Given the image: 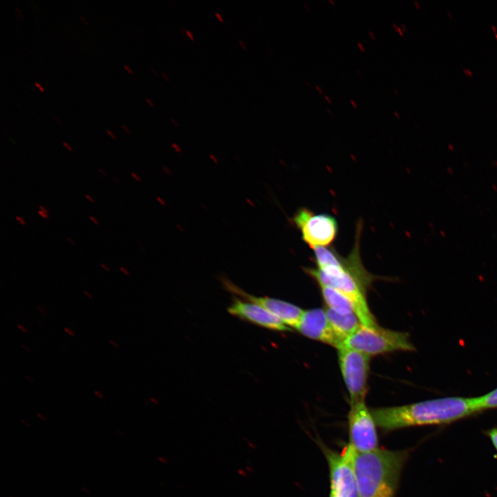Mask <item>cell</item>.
I'll use <instances>...</instances> for the list:
<instances>
[{
  "instance_id": "cell-1",
  "label": "cell",
  "mask_w": 497,
  "mask_h": 497,
  "mask_svg": "<svg viewBox=\"0 0 497 497\" xmlns=\"http://www.w3.org/2000/svg\"><path fill=\"white\" fill-rule=\"evenodd\" d=\"M362 222L356 226L355 242L351 252L342 256L333 247H320L314 251L316 267H304V271L318 285L330 286L345 295L352 303L362 324L377 325L367 304L366 293L375 275L364 266L360 257Z\"/></svg>"
},
{
  "instance_id": "cell-2",
  "label": "cell",
  "mask_w": 497,
  "mask_h": 497,
  "mask_svg": "<svg viewBox=\"0 0 497 497\" xmlns=\"http://www.w3.org/2000/svg\"><path fill=\"white\" fill-rule=\"evenodd\" d=\"M377 427L384 431L449 424L476 413L472 398L445 397L396 407L371 409Z\"/></svg>"
},
{
  "instance_id": "cell-3",
  "label": "cell",
  "mask_w": 497,
  "mask_h": 497,
  "mask_svg": "<svg viewBox=\"0 0 497 497\" xmlns=\"http://www.w3.org/2000/svg\"><path fill=\"white\" fill-rule=\"evenodd\" d=\"M408 456V450L354 451L353 463L360 497H395Z\"/></svg>"
},
{
  "instance_id": "cell-4",
  "label": "cell",
  "mask_w": 497,
  "mask_h": 497,
  "mask_svg": "<svg viewBox=\"0 0 497 497\" xmlns=\"http://www.w3.org/2000/svg\"><path fill=\"white\" fill-rule=\"evenodd\" d=\"M343 345L369 356L415 350L408 333L384 329L378 324L371 327L361 324Z\"/></svg>"
},
{
  "instance_id": "cell-5",
  "label": "cell",
  "mask_w": 497,
  "mask_h": 497,
  "mask_svg": "<svg viewBox=\"0 0 497 497\" xmlns=\"http://www.w3.org/2000/svg\"><path fill=\"white\" fill-rule=\"evenodd\" d=\"M318 442L328 463L330 491L337 497H360L353 448L348 444L341 452H337Z\"/></svg>"
},
{
  "instance_id": "cell-6",
  "label": "cell",
  "mask_w": 497,
  "mask_h": 497,
  "mask_svg": "<svg viewBox=\"0 0 497 497\" xmlns=\"http://www.w3.org/2000/svg\"><path fill=\"white\" fill-rule=\"evenodd\" d=\"M293 224L300 231L302 240L311 248L328 247L335 241L338 233L337 220L326 213H315L302 207L292 217Z\"/></svg>"
},
{
  "instance_id": "cell-7",
  "label": "cell",
  "mask_w": 497,
  "mask_h": 497,
  "mask_svg": "<svg viewBox=\"0 0 497 497\" xmlns=\"http://www.w3.org/2000/svg\"><path fill=\"white\" fill-rule=\"evenodd\" d=\"M337 349L340 371L349 394L350 405L364 401L368 389L371 356L344 345Z\"/></svg>"
},
{
  "instance_id": "cell-8",
  "label": "cell",
  "mask_w": 497,
  "mask_h": 497,
  "mask_svg": "<svg viewBox=\"0 0 497 497\" xmlns=\"http://www.w3.org/2000/svg\"><path fill=\"white\" fill-rule=\"evenodd\" d=\"M349 445L358 453L378 448L377 425L365 402L351 405L348 413Z\"/></svg>"
},
{
  "instance_id": "cell-9",
  "label": "cell",
  "mask_w": 497,
  "mask_h": 497,
  "mask_svg": "<svg viewBox=\"0 0 497 497\" xmlns=\"http://www.w3.org/2000/svg\"><path fill=\"white\" fill-rule=\"evenodd\" d=\"M295 329L307 338L337 349L343 345V342L334 332L324 309H312L304 311Z\"/></svg>"
},
{
  "instance_id": "cell-10",
  "label": "cell",
  "mask_w": 497,
  "mask_h": 497,
  "mask_svg": "<svg viewBox=\"0 0 497 497\" xmlns=\"http://www.w3.org/2000/svg\"><path fill=\"white\" fill-rule=\"evenodd\" d=\"M224 284L230 291L266 309L287 327L295 329L304 312V310L290 302L276 298L249 295L228 281H224Z\"/></svg>"
},
{
  "instance_id": "cell-11",
  "label": "cell",
  "mask_w": 497,
  "mask_h": 497,
  "mask_svg": "<svg viewBox=\"0 0 497 497\" xmlns=\"http://www.w3.org/2000/svg\"><path fill=\"white\" fill-rule=\"evenodd\" d=\"M228 311L233 315L266 329L279 331H291L289 327L266 309L249 301L235 298Z\"/></svg>"
},
{
  "instance_id": "cell-12",
  "label": "cell",
  "mask_w": 497,
  "mask_h": 497,
  "mask_svg": "<svg viewBox=\"0 0 497 497\" xmlns=\"http://www.w3.org/2000/svg\"><path fill=\"white\" fill-rule=\"evenodd\" d=\"M324 310L334 332L343 344L362 324L355 313L340 314L327 308Z\"/></svg>"
},
{
  "instance_id": "cell-13",
  "label": "cell",
  "mask_w": 497,
  "mask_h": 497,
  "mask_svg": "<svg viewBox=\"0 0 497 497\" xmlns=\"http://www.w3.org/2000/svg\"><path fill=\"white\" fill-rule=\"evenodd\" d=\"M318 286L326 304V308L340 314L355 313L352 303L342 293L328 286Z\"/></svg>"
},
{
  "instance_id": "cell-14",
  "label": "cell",
  "mask_w": 497,
  "mask_h": 497,
  "mask_svg": "<svg viewBox=\"0 0 497 497\" xmlns=\"http://www.w3.org/2000/svg\"><path fill=\"white\" fill-rule=\"evenodd\" d=\"M472 402L476 413L497 408V388L483 396L472 398Z\"/></svg>"
},
{
  "instance_id": "cell-15",
  "label": "cell",
  "mask_w": 497,
  "mask_h": 497,
  "mask_svg": "<svg viewBox=\"0 0 497 497\" xmlns=\"http://www.w3.org/2000/svg\"><path fill=\"white\" fill-rule=\"evenodd\" d=\"M485 435L490 439L494 449L497 451V427L487 430Z\"/></svg>"
},
{
  "instance_id": "cell-16",
  "label": "cell",
  "mask_w": 497,
  "mask_h": 497,
  "mask_svg": "<svg viewBox=\"0 0 497 497\" xmlns=\"http://www.w3.org/2000/svg\"><path fill=\"white\" fill-rule=\"evenodd\" d=\"M37 213H38V215H39L41 217H42V218H43V219H48V218L50 217V215H49V213H48L42 211H41V210H39V211H37Z\"/></svg>"
},
{
  "instance_id": "cell-17",
  "label": "cell",
  "mask_w": 497,
  "mask_h": 497,
  "mask_svg": "<svg viewBox=\"0 0 497 497\" xmlns=\"http://www.w3.org/2000/svg\"><path fill=\"white\" fill-rule=\"evenodd\" d=\"M15 219L17 221H18L21 225L25 226L26 224V220L19 215H16Z\"/></svg>"
},
{
  "instance_id": "cell-18",
  "label": "cell",
  "mask_w": 497,
  "mask_h": 497,
  "mask_svg": "<svg viewBox=\"0 0 497 497\" xmlns=\"http://www.w3.org/2000/svg\"><path fill=\"white\" fill-rule=\"evenodd\" d=\"M89 220L93 222L95 225H99V221L98 219L95 217L94 215H89L88 217Z\"/></svg>"
},
{
  "instance_id": "cell-19",
  "label": "cell",
  "mask_w": 497,
  "mask_h": 497,
  "mask_svg": "<svg viewBox=\"0 0 497 497\" xmlns=\"http://www.w3.org/2000/svg\"><path fill=\"white\" fill-rule=\"evenodd\" d=\"M119 271L121 273H123L125 275L128 276L130 275L128 270L127 269H126L124 266H120L119 267Z\"/></svg>"
},
{
  "instance_id": "cell-20",
  "label": "cell",
  "mask_w": 497,
  "mask_h": 497,
  "mask_svg": "<svg viewBox=\"0 0 497 497\" xmlns=\"http://www.w3.org/2000/svg\"><path fill=\"white\" fill-rule=\"evenodd\" d=\"M123 67H124V68L126 70V72H127L128 74H130V75H133V69H132L128 65H127V64H123Z\"/></svg>"
},
{
  "instance_id": "cell-21",
  "label": "cell",
  "mask_w": 497,
  "mask_h": 497,
  "mask_svg": "<svg viewBox=\"0 0 497 497\" xmlns=\"http://www.w3.org/2000/svg\"><path fill=\"white\" fill-rule=\"evenodd\" d=\"M186 35L192 41H194L195 37H194L193 33H192V32H191L190 30L186 29Z\"/></svg>"
},
{
  "instance_id": "cell-22",
  "label": "cell",
  "mask_w": 497,
  "mask_h": 497,
  "mask_svg": "<svg viewBox=\"0 0 497 497\" xmlns=\"http://www.w3.org/2000/svg\"><path fill=\"white\" fill-rule=\"evenodd\" d=\"M97 170H98V173H99L101 175H102V176H104V177H106L108 176V174H107L106 171L104 168H98Z\"/></svg>"
},
{
  "instance_id": "cell-23",
  "label": "cell",
  "mask_w": 497,
  "mask_h": 497,
  "mask_svg": "<svg viewBox=\"0 0 497 497\" xmlns=\"http://www.w3.org/2000/svg\"><path fill=\"white\" fill-rule=\"evenodd\" d=\"M85 197L92 204H95V201L93 197L88 193L85 194Z\"/></svg>"
},
{
  "instance_id": "cell-24",
  "label": "cell",
  "mask_w": 497,
  "mask_h": 497,
  "mask_svg": "<svg viewBox=\"0 0 497 497\" xmlns=\"http://www.w3.org/2000/svg\"><path fill=\"white\" fill-rule=\"evenodd\" d=\"M34 84L41 92H44V88L39 82L35 81Z\"/></svg>"
},
{
  "instance_id": "cell-25",
  "label": "cell",
  "mask_w": 497,
  "mask_h": 497,
  "mask_svg": "<svg viewBox=\"0 0 497 497\" xmlns=\"http://www.w3.org/2000/svg\"><path fill=\"white\" fill-rule=\"evenodd\" d=\"M62 145H63L68 151L71 152V151L72 150V148L70 146V145H69L66 142L63 141V142H62Z\"/></svg>"
},
{
  "instance_id": "cell-26",
  "label": "cell",
  "mask_w": 497,
  "mask_h": 497,
  "mask_svg": "<svg viewBox=\"0 0 497 497\" xmlns=\"http://www.w3.org/2000/svg\"><path fill=\"white\" fill-rule=\"evenodd\" d=\"M100 266H101L104 270H105V271H107V272H110V269L108 266L107 264H104V263H101V264H100Z\"/></svg>"
},
{
  "instance_id": "cell-27",
  "label": "cell",
  "mask_w": 497,
  "mask_h": 497,
  "mask_svg": "<svg viewBox=\"0 0 497 497\" xmlns=\"http://www.w3.org/2000/svg\"><path fill=\"white\" fill-rule=\"evenodd\" d=\"M105 131L111 138H113L114 139H116V136L114 135V133L111 130H110L109 129H106Z\"/></svg>"
},
{
  "instance_id": "cell-28",
  "label": "cell",
  "mask_w": 497,
  "mask_h": 497,
  "mask_svg": "<svg viewBox=\"0 0 497 497\" xmlns=\"http://www.w3.org/2000/svg\"><path fill=\"white\" fill-rule=\"evenodd\" d=\"M64 331L66 333H67L70 336H74V335H75V333H73V331H72L70 329H69L67 328V327H64Z\"/></svg>"
},
{
  "instance_id": "cell-29",
  "label": "cell",
  "mask_w": 497,
  "mask_h": 497,
  "mask_svg": "<svg viewBox=\"0 0 497 497\" xmlns=\"http://www.w3.org/2000/svg\"><path fill=\"white\" fill-rule=\"evenodd\" d=\"M145 100L150 106L155 107V105L154 104L153 101L150 99H149L148 97H145Z\"/></svg>"
},
{
  "instance_id": "cell-30",
  "label": "cell",
  "mask_w": 497,
  "mask_h": 497,
  "mask_svg": "<svg viewBox=\"0 0 497 497\" xmlns=\"http://www.w3.org/2000/svg\"><path fill=\"white\" fill-rule=\"evenodd\" d=\"M215 14L221 22L223 23L224 21V20L220 13H219L218 12H215Z\"/></svg>"
},
{
  "instance_id": "cell-31",
  "label": "cell",
  "mask_w": 497,
  "mask_h": 497,
  "mask_svg": "<svg viewBox=\"0 0 497 497\" xmlns=\"http://www.w3.org/2000/svg\"><path fill=\"white\" fill-rule=\"evenodd\" d=\"M121 128H122L126 133H128V134L130 133V129L128 128V127L127 126H126V125H124V124H121Z\"/></svg>"
},
{
  "instance_id": "cell-32",
  "label": "cell",
  "mask_w": 497,
  "mask_h": 497,
  "mask_svg": "<svg viewBox=\"0 0 497 497\" xmlns=\"http://www.w3.org/2000/svg\"><path fill=\"white\" fill-rule=\"evenodd\" d=\"M94 393H95V395L96 396H97L98 398H101V399H103V398H104V395H103L100 391H94Z\"/></svg>"
},
{
  "instance_id": "cell-33",
  "label": "cell",
  "mask_w": 497,
  "mask_h": 497,
  "mask_svg": "<svg viewBox=\"0 0 497 497\" xmlns=\"http://www.w3.org/2000/svg\"><path fill=\"white\" fill-rule=\"evenodd\" d=\"M238 42H239V44H240L244 50H246V49H247V47H246V43H245V42H244V41H242V40H239Z\"/></svg>"
},
{
  "instance_id": "cell-34",
  "label": "cell",
  "mask_w": 497,
  "mask_h": 497,
  "mask_svg": "<svg viewBox=\"0 0 497 497\" xmlns=\"http://www.w3.org/2000/svg\"><path fill=\"white\" fill-rule=\"evenodd\" d=\"M39 209L41 210V211H44V212H46V213H49V211L47 209V208H46V206H43V205H39Z\"/></svg>"
},
{
  "instance_id": "cell-35",
  "label": "cell",
  "mask_w": 497,
  "mask_h": 497,
  "mask_svg": "<svg viewBox=\"0 0 497 497\" xmlns=\"http://www.w3.org/2000/svg\"><path fill=\"white\" fill-rule=\"evenodd\" d=\"M17 328L21 330L24 333H28V330L21 324H17Z\"/></svg>"
},
{
  "instance_id": "cell-36",
  "label": "cell",
  "mask_w": 497,
  "mask_h": 497,
  "mask_svg": "<svg viewBox=\"0 0 497 497\" xmlns=\"http://www.w3.org/2000/svg\"><path fill=\"white\" fill-rule=\"evenodd\" d=\"M52 118L57 123L61 124L59 119L54 114H52Z\"/></svg>"
},
{
  "instance_id": "cell-37",
  "label": "cell",
  "mask_w": 497,
  "mask_h": 497,
  "mask_svg": "<svg viewBox=\"0 0 497 497\" xmlns=\"http://www.w3.org/2000/svg\"><path fill=\"white\" fill-rule=\"evenodd\" d=\"M113 180L114 181V182H115L116 184H117V185H120V184H121L120 180L119 179V178H118L117 177H113Z\"/></svg>"
},
{
  "instance_id": "cell-38",
  "label": "cell",
  "mask_w": 497,
  "mask_h": 497,
  "mask_svg": "<svg viewBox=\"0 0 497 497\" xmlns=\"http://www.w3.org/2000/svg\"><path fill=\"white\" fill-rule=\"evenodd\" d=\"M79 18L84 24H86V25L88 24V22L86 20V19L84 18V17H83L82 15H79Z\"/></svg>"
},
{
  "instance_id": "cell-39",
  "label": "cell",
  "mask_w": 497,
  "mask_h": 497,
  "mask_svg": "<svg viewBox=\"0 0 497 497\" xmlns=\"http://www.w3.org/2000/svg\"><path fill=\"white\" fill-rule=\"evenodd\" d=\"M66 240H67V241H68V242H70V244H71L72 245H75V242L72 239V237H66Z\"/></svg>"
},
{
  "instance_id": "cell-40",
  "label": "cell",
  "mask_w": 497,
  "mask_h": 497,
  "mask_svg": "<svg viewBox=\"0 0 497 497\" xmlns=\"http://www.w3.org/2000/svg\"><path fill=\"white\" fill-rule=\"evenodd\" d=\"M109 342H110L113 347H115V348H118V347H119V345L117 344V343L115 342L114 340H109Z\"/></svg>"
},
{
  "instance_id": "cell-41",
  "label": "cell",
  "mask_w": 497,
  "mask_h": 497,
  "mask_svg": "<svg viewBox=\"0 0 497 497\" xmlns=\"http://www.w3.org/2000/svg\"><path fill=\"white\" fill-rule=\"evenodd\" d=\"M170 120H171V121L174 124V125H175V126H177V127H178V126H179L178 121H177L175 119H174L173 117H171V118H170Z\"/></svg>"
},
{
  "instance_id": "cell-42",
  "label": "cell",
  "mask_w": 497,
  "mask_h": 497,
  "mask_svg": "<svg viewBox=\"0 0 497 497\" xmlns=\"http://www.w3.org/2000/svg\"><path fill=\"white\" fill-rule=\"evenodd\" d=\"M84 295H86V296H88V298L92 299V295L90 294V292H88V291H84Z\"/></svg>"
},
{
  "instance_id": "cell-43",
  "label": "cell",
  "mask_w": 497,
  "mask_h": 497,
  "mask_svg": "<svg viewBox=\"0 0 497 497\" xmlns=\"http://www.w3.org/2000/svg\"><path fill=\"white\" fill-rule=\"evenodd\" d=\"M357 44H358V47L360 48V50H361L362 51H364V50H365V48H364V46L362 44V43L358 42Z\"/></svg>"
},
{
  "instance_id": "cell-44",
  "label": "cell",
  "mask_w": 497,
  "mask_h": 497,
  "mask_svg": "<svg viewBox=\"0 0 497 497\" xmlns=\"http://www.w3.org/2000/svg\"><path fill=\"white\" fill-rule=\"evenodd\" d=\"M131 176L137 181H140L139 176H137L135 173H132Z\"/></svg>"
},
{
  "instance_id": "cell-45",
  "label": "cell",
  "mask_w": 497,
  "mask_h": 497,
  "mask_svg": "<svg viewBox=\"0 0 497 497\" xmlns=\"http://www.w3.org/2000/svg\"><path fill=\"white\" fill-rule=\"evenodd\" d=\"M162 75L166 81H169V77L167 74H166L164 72H162Z\"/></svg>"
},
{
  "instance_id": "cell-46",
  "label": "cell",
  "mask_w": 497,
  "mask_h": 497,
  "mask_svg": "<svg viewBox=\"0 0 497 497\" xmlns=\"http://www.w3.org/2000/svg\"><path fill=\"white\" fill-rule=\"evenodd\" d=\"M238 473H239L240 475H242V476H246V475H247V474L246 473V471H245L244 470H243V469H240V470H238Z\"/></svg>"
},
{
  "instance_id": "cell-47",
  "label": "cell",
  "mask_w": 497,
  "mask_h": 497,
  "mask_svg": "<svg viewBox=\"0 0 497 497\" xmlns=\"http://www.w3.org/2000/svg\"><path fill=\"white\" fill-rule=\"evenodd\" d=\"M324 98L326 99V100H327L329 104H332V100L331 99V98H330L328 95H324Z\"/></svg>"
},
{
  "instance_id": "cell-48",
  "label": "cell",
  "mask_w": 497,
  "mask_h": 497,
  "mask_svg": "<svg viewBox=\"0 0 497 497\" xmlns=\"http://www.w3.org/2000/svg\"><path fill=\"white\" fill-rule=\"evenodd\" d=\"M350 102H351V104H352V106H353L354 108H357V107H358V105H357L356 102H355L353 99H351V100H350Z\"/></svg>"
},
{
  "instance_id": "cell-49",
  "label": "cell",
  "mask_w": 497,
  "mask_h": 497,
  "mask_svg": "<svg viewBox=\"0 0 497 497\" xmlns=\"http://www.w3.org/2000/svg\"><path fill=\"white\" fill-rule=\"evenodd\" d=\"M393 26L402 35L401 30L399 28L398 26H396L395 23H393Z\"/></svg>"
},
{
  "instance_id": "cell-50",
  "label": "cell",
  "mask_w": 497,
  "mask_h": 497,
  "mask_svg": "<svg viewBox=\"0 0 497 497\" xmlns=\"http://www.w3.org/2000/svg\"><path fill=\"white\" fill-rule=\"evenodd\" d=\"M315 88L319 91L320 93H321V94L323 93V91H322V89L321 87H320L318 86H315Z\"/></svg>"
},
{
  "instance_id": "cell-51",
  "label": "cell",
  "mask_w": 497,
  "mask_h": 497,
  "mask_svg": "<svg viewBox=\"0 0 497 497\" xmlns=\"http://www.w3.org/2000/svg\"><path fill=\"white\" fill-rule=\"evenodd\" d=\"M21 347L23 348L25 350H26V351H28V352H30V351H31L30 349H29V347L25 346L24 344H22V345H21Z\"/></svg>"
},
{
  "instance_id": "cell-52",
  "label": "cell",
  "mask_w": 497,
  "mask_h": 497,
  "mask_svg": "<svg viewBox=\"0 0 497 497\" xmlns=\"http://www.w3.org/2000/svg\"><path fill=\"white\" fill-rule=\"evenodd\" d=\"M369 34L373 39H375V36H374L373 33L372 32V31L369 30Z\"/></svg>"
},
{
  "instance_id": "cell-53",
  "label": "cell",
  "mask_w": 497,
  "mask_h": 497,
  "mask_svg": "<svg viewBox=\"0 0 497 497\" xmlns=\"http://www.w3.org/2000/svg\"><path fill=\"white\" fill-rule=\"evenodd\" d=\"M37 308L42 313H46V311L43 310L40 306H37Z\"/></svg>"
},
{
  "instance_id": "cell-54",
  "label": "cell",
  "mask_w": 497,
  "mask_h": 497,
  "mask_svg": "<svg viewBox=\"0 0 497 497\" xmlns=\"http://www.w3.org/2000/svg\"><path fill=\"white\" fill-rule=\"evenodd\" d=\"M151 70L153 71V72L154 74H155L156 75H157V70H156L154 67H152V68H151Z\"/></svg>"
},
{
  "instance_id": "cell-55",
  "label": "cell",
  "mask_w": 497,
  "mask_h": 497,
  "mask_svg": "<svg viewBox=\"0 0 497 497\" xmlns=\"http://www.w3.org/2000/svg\"><path fill=\"white\" fill-rule=\"evenodd\" d=\"M329 497H337L333 492L330 491Z\"/></svg>"
},
{
  "instance_id": "cell-56",
  "label": "cell",
  "mask_w": 497,
  "mask_h": 497,
  "mask_svg": "<svg viewBox=\"0 0 497 497\" xmlns=\"http://www.w3.org/2000/svg\"><path fill=\"white\" fill-rule=\"evenodd\" d=\"M303 5H304V6L306 8V9H307L308 10H311V8H310V7L309 6V5L306 4V3H304Z\"/></svg>"
},
{
  "instance_id": "cell-57",
  "label": "cell",
  "mask_w": 497,
  "mask_h": 497,
  "mask_svg": "<svg viewBox=\"0 0 497 497\" xmlns=\"http://www.w3.org/2000/svg\"><path fill=\"white\" fill-rule=\"evenodd\" d=\"M326 110H327V111L330 115H332V114H333L331 110L329 109V108H327Z\"/></svg>"
},
{
  "instance_id": "cell-58",
  "label": "cell",
  "mask_w": 497,
  "mask_h": 497,
  "mask_svg": "<svg viewBox=\"0 0 497 497\" xmlns=\"http://www.w3.org/2000/svg\"><path fill=\"white\" fill-rule=\"evenodd\" d=\"M25 378L28 380L30 382H33L32 379H30L27 375L25 376Z\"/></svg>"
},
{
  "instance_id": "cell-59",
  "label": "cell",
  "mask_w": 497,
  "mask_h": 497,
  "mask_svg": "<svg viewBox=\"0 0 497 497\" xmlns=\"http://www.w3.org/2000/svg\"><path fill=\"white\" fill-rule=\"evenodd\" d=\"M356 71L361 76L360 70L358 68H356Z\"/></svg>"
},
{
  "instance_id": "cell-60",
  "label": "cell",
  "mask_w": 497,
  "mask_h": 497,
  "mask_svg": "<svg viewBox=\"0 0 497 497\" xmlns=\"http://www.w3.org/2000/svg\"><path fill=\"white\" fill-rule=\"evenodd\" d=\"M329 1H330V3H332L333 5L335 4V1H334L333 0H329Z\"/></svg>"
},
{
  "instance_id": "cell-61",
  "label": "cell",
  "mask_w": 497,
  "mask_h": 497,
  "mask_svg": "<svg viewBox=\"0 0 497 497\" xmlns=\"http://www.w3.org/2000/svg\"><path fill=\"white\" fill-rule=\"evenodd\" d=\"M246 469H249L250 471H253V470H252L253 469H251L250 467H246Z\"/></svg>"
},
{
  "instance_id": "cell-62",
  "label": "cell",
  "mask_w": 497,
  "mask_h": 497,
  "mask_svg": "<svg viewBox=\"0 0 497 497\" xmlns=\"http://www.w3.org/2000/svg\"><path fill=\"white\" fill-rule=\"evenodd\" d=\"M304 82H305V84H307L310 88L311 87V85H310V84H309L308 81H305Z\"/></svg>"
},
{
  "instance_id": "cell-63",
  "label": "cell",
  "mask_w": 497,
  "mask_h": 497,
  "mask_svg": "<svg viewBox=\"0 0 497 497\" xmlns=\"http://www.w3.org/2000/svg\"><path fill=\"white\" fill-rule=\"evenodd\" d=\"M394 114L396 115V117H399V114L396 113V111H394Z\"/></svg>"
}]
</instances>
